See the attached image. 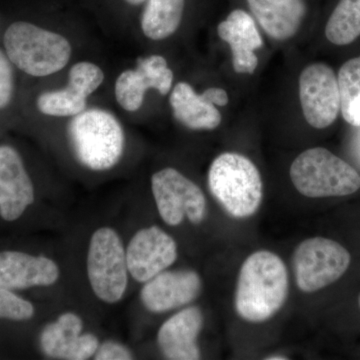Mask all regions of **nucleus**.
Wrapping results in <instances>:
<instances>
[{
	"mask_svg": "<svg viewBox=\"0 0 360 360\" xmlns=\"http://www.w3.org/2000/svg\"><path fill=\"white\" fill-rule=\"evenodd\" d=\"M208 187L214 200L233 219L257 213L264 198V182L255 163L243 155L224 153L208 172Z\"/></svg>",
	"mask_w": 360,
	"mask_h": 360,
	"instance_id": "f03ea898",
	"label": "nucleus"
},
{
	"mask_svg": "<svg viewBox=\"0 0 360 360\" xmlns=\"http://www.w3.org/2000/svg\"><path fill=\"white\" fill-rule=\"evenodd\" d=\"M201 290L202 281L194 270H165L144 284L141 297L149 311L162 314L193 302Z\"/></svg>",
	"mask_w": 360,
	"mask_h": 360,
	"instance_id": "9b49d317",
	"label": "nucleus"
},
{
	"mask_svg": "<svg viewBox=\"0 0 360 360\" xmlns=\"http://www.w3.org/2000/svg\"><path fill=\"white\" fill-rule=\"evenodd\" d=\"M248 4L264 32L277 40L295 37L307 14L304 0H248Z\"/></svg>",
	"mask_w": 360,
	"mask_h": 360,
	"instance_id": "f3484780",
	"label": "nucleus"
},
{
	"mask_svg": "<svg viewBox=\"0 0 360 360\" xmlns=\"http://www.w3.org/2000/svg\"><path fill=\"white\" fill-rule=\"evenodd\" d=\"M296 191L309 198L345 196L360 188V175L347 161L323 148H309L291 165Z\"/></svg>",
	"mask_w": 360,
	"mask_h": 360,
	"instance_id": "39448f33",
	"label": "nucleus"
},
{
	"mask_svg": "<svg viewBox=\"0 0 360 360\" xmlns=\"http://www.w3.org/2000/svg\"><path fill=\"white\" fill-rule=\"evenodd\" d=\"M300 97L303 115L317 129L330 127L340 111L338 77L326 63H314L302 70Z\"/></svg>",
	"mask_w": 360,
	"mask_h": 360,
	"instance_id": "1a4fd4ad",
	"label": "nucleus"
},
{
	"mask_svg": "<svg viewBox=\"0 0 360 360\" xmlns=\"http://www.w3.org/2000/svg\"><path fill=\"white\" fill-rule=\"evenodd\" d=\"M338 82L341 115L349 124L360 127V56L341 66Z\"/></svg>",
	"mask_w": 360,
	"mask_h": 360,
	"instance_id": "412c9836",
	"label": "nucleus"
},
{
	"mask_svg": "<svg viewBox=\"0 0 360 360\" xmlns=\"http://www.w3.org/2000/svg\"><path fill=\"white\" fill-rule=\"evenodd\" d=\"M87 276L94 295L106 303L122 300L129 283L127 250L120 234L101 227L92 234L87 253Z\"/></svg>",
	"mask_w": 360,
	"mask_h": 360,
	"instance_id": "423d86ee",
	"label": "nucleus"
},
{
	"mask_svg": "<svg viewBox=\"0 0 360 360\" xmlns=\"http://www.w3.org/2000/svg\"><path fill=\"white\" fill-rule=\"evenodd\" d=\"M103 82L104 72L98 65L89 61H80L70 68L68 86L87 98Z\"/></svg>",
	"mask_w": 360,
	"mask_h": 360,
	"instance_id": "b1692460",
	"label": "nucleus"
},
{
	"mask_svg": "<svg viewBox=\"0 0 360 360\" xmlns=\"http://www.w3.org/2000/svg\"><path fill=\"white\" fill-rule=\"evenodd\" d=\"M33 315L34 307L32 303L0 286V319L23 321L32 319Z\"/></svg>",
	"mask_w": 360,
	"mask_h": 360,
	"instance_id": "393cba45",
	"label": "nucleus"
},
{
	"mask_svg": "<svg viewBox=\"0 0 360 360\" xmlns=\"http://www.w3.org/2000/svg\"><path fill=\"white\" fill-rule=\"evenodd\" d=\"M290 279L283 260L269 250L250 255L239 270L236 309L251 323L269 321L288 300Z\"/></svg>",
	"mask_w": 360,
	"mask_h": 360,
	"instance_id": "f257e3e1",
	"label": "nucleus"
},
{
	"mask_svg": "<svg viewBox=\"0 0 360 360\" xmlns=\"http://www.w3.org/2000/svg\"><path fill=\"white\" fill-rule=\"evenodd\" d=\"M202 96L215 106H225L229 101L226 91L224 89H219V87L206 89L203 92Z\"/></svg>",
	"mask_w": 360,
	"mask_h": 360,
	"instance_id": "cd10ccee",
	"label": "nucleus"
},
{
	"mask_svg": "<svg viewBox=\"0 0 360 360\" xmlns=\"http://www.w3.org/2000/svg\"><path fill=\"white\" fill-rule=\"evenodd\" d=\"M326 37L333 44L347 45L360 37V0H340L326 23Z\"/></svg>",
	"mask_w": 360,
	"mask_h": 360,
	"instance_id": "aec40b11",
	"label": "nucleus"
},
{
	"mask_svg": "<svg viewBox=\"0 0 360 360\" xmlns=\"http://www.w3.org/2000/svg\"><path fill=\"white\" fill-rule=\"evenodd\" d=\"M217 33L231 46L234 71L252 75L258 65L255 51L264 44L255 20L245 11L236 9L219 23Z\"/></svg>",
	"mask_w": 360,
	"mask_h": 360,
	"instance_id": "dca6fc26",
	"label": "nucleus"
},
{
	"mask_svg": "<svg viewBox=\"0 0 360 360\" xmlns=\"http://www.w3.org/2000/svg\"><path fill=\"white\" fill-rule=\"evenodd\" d=\"M359 305H360V297H359Z\"/></svg>",
	"mask_w": 360,
	"mask_h": 360,
	"instance_id": "7c9ffc66",
	"label": "nucleus"
},
{
	"mask_svg": "<svg viewBox=\"0 0 360 360\" xmlns=\"http://www.w3.org/2000/svg\"><path fill=\"white\" fill-rule=\"evenodd\" d=\"M266 360H288V357L283 356V355H271L270 357H266Z\"/></svg>",
	"mask_w": 360,
	"mask_h": 360,
	"instance_id": "c85d7f7f",
	"label": "nucleus"
},
{
	"mask_svg": "<svg viewBox=\"0 0 360 360\" xmlns=\"http://www.w3.org/2000/svg\"><path fill=\"white\" fill-rule=\"evenodd\" d=\"M34 201V187L20 153L0 146V217L6 221L20 219Z\"/></svg>",
	"mask_w": 360,
	"mask_h": 360,
	"instance_id": "ddd939ff",
	"label": "nucleus"
},
{
	"mask_svg": "<svg viewBox=\"0 0 360 360\" xmlns=\"http://www.w3.org/2000/svg\"><path fill=\"white\" fill-rule=\"evenodd\" d=\"M176 259V243L158 226L137 231L127 246V269L139 283H148L172 266Z\"/></svg>",
	"mask_w": 360,
	"mask_h": 360,
	"instance_id": "9d476101",
	"label": "nucleus"
},
{
	"mask_svg": "<svg viewBox=\"0 0 360 360\" xmlns=\"http://www.w3.org/2000/svg\"><path fill=\"white\" fill-rule=\"evenodd\" d=\"M94 359L96 360H130L134 359V354L129 348L116 342L108 340L99 345L96 352Z\"/></svg>",
	"mask_w": 360,
	"mask_h": 360,
	"instance_id": "bb28decb",
	"label": "nucleus"
},
{
	"mask_svg": "<svg viewBox=\"0 0 360 360\" xmlns=\"http://www.w3.org/2000/svg\"><path fill=\"white\" fill-rule=\"evenodd\" d=\"M4 44L13 65L34 77H49L63 70L72 53L65 37L26 21L9 25Z\"/></svg>",
	"mask_w": 360,
	"mask_h": 360,
	"instance_id": "7ed1b4c3",
	"label": "nucleus"
},
{
	"mask_svg": "<svg viewBox=\"0 0 360 360\" xmlns=\"http://www.w3.org/2000/svg\"><path fill=\"white\" fill-rule=\"evenodd\" d=\"M203 314L198 307L180 310L161 326L158 343L162 354L170 360L200 359L198 340L203 328Z\"/></svg>",
	"mask_w": 360,
	"mask_h": 360,
	"instance_id": "4468645a",
	"label": "nucleus"
},
{
	"mask_svg": "<svg viewBox=\"0 0 360 360\" xmlns=\"http://www.w3.org/2000/svg\"><path fill=\"white\" fill-rule=\"evenodd\" d=\"M186 0H148L141 14L143 34L151 40L172 37L181 23Z\"/></svg>",
	"mask_w": 360,
	"mask_h": 360,
	"instance_id": "6ab92c4d",
	"label": "nucleus"
},
{
	"mask_svg": "<svg viewBox=\"0 0 360 360\" xmlns=\"http://www.w3.org/2000/svg\"><path fill=\"white\" fill-rule=\"evenodd\" d=\"M153 86L148 75L139 68L123 71L115 82L116 101L123 110L134 112L141 108L146 92Z\"/></svg>",
	"mask_w": 360,
	"mask_h": 360,
	"instance_id": "4be33fe9",
	"label": "nucleus"
},
{
	"mask_svg": "<svg viewBox=\"0 0 360 360\" xmlns=\"http://www.w3.org/2000/svg\"><path fill=\"white\" fill-rule=\"evenodd\" d=\"M125 1L129 2L131 6H139V4H141L146 0H125Z\"/></svg>",
	"mask_w": 360,
	"mask_h": 360,
	"instance_id": "c756f323",
	"label": "nucleus"
},
{
	"mask_svg": "<svg viewBox=\"0 0 360 360\" xmlns=\"http://www.w3.org/2000/svg\"><path fill=\"white\" fill-rule=\"evenodd\" d=\"M151 191L161 219L177 226L186 217L200 224L205 219L206 198L200 186L174 168L167 167L151 177Z\"/></svg>",
	"mask_w": 360,
	"mask_h": 360,
	"instance_id": "6e6552de",
	"label": "nucleus"
},
{
	"mask_svg": "<svg viewBox=\"0 0 360 360\" xmlns=\"http://www.w3.org/2000/svg\"><path fill=\"white\" fill-rule=\"evenodd\" d=\"M86 99L66 85L65 89L44 92L37 98V108L44 115L73 117L86 110Z\"/></svg>",
	"mask_w": 360,
	"mask_h": 360,
	"instance_id": "5701e85b",
	"label": "nucleus"
},
{
	"mask_svg": "<svg viewBox=\"0 0 360 360\" xmlns=\"http://www.w3.org/2000/svg\"><path fill=\"white\" fill-rule=\"evenodd\" d=\"M175 120L189 129L212 130L221 123V115L217 106L198 94L191 84L179 82L169 97Z\"/></svg>",
	"mask_w": 360,
	"mask_h": 360,
	"instance_id": "a211bd4d",
	"label": "nucleus"
},
{
	"mask_svg": "<svg viewBox=\"0 0 360 360\" xmlns=\"http://www.w3.org/2000/svg\"><path fill=\"white\" fill-rule=\"evenodd\" d=\"M59 274L58 265L51 258L20 251L0 252V286L7 290L52 285L58 281Z\"/></svg>",
	"mask_w": 360,
	"mask_h": 360,
	"instance_id": "2eb2a0df",
	"label": "nucleus"
},
{
	"mask_svg": "<svg viewBox=\"0 0 360 360\" xmlns=\"http://www.w3.org/2000/svg\"><path fill=\"white\" fill-rule=\"evenodd\" d=\"M352 257L347 248L333 239H305L293 253L292 264L297 288L312 293L338 281L349 267Z\"/></svg>",
	"mask_w": 360,
	"mask_h": 360,
	"instance_id": "0eeeda50",
	"label": "nucleus"
},
{
	"mask_svg": "<svg viewBox=\"0 0 360 360\" xmlns=\"http://www.w3.org/2000/svg\"><path fill=\"white\" fill-rule=\"evenodd\" d=\"M84 322L72 312L61 314L58 321L47 324L40 345L47 356L56 359L85 360L96 354L99 341L92 333L82 335Z\"/></svg>",
	"mask_w": 360,
	"mask_h": 360,
	"instance_id": "f8f14e48",
	"label": "nucleus"
},
{
	"mask_svg": "<svg viewBox=\"0 0 360 360\" xmlns=\"http://www.w3.org/2000/svg\"><path fill=\"white\" fill-rule=\"evenodd\" d=\"M68 135L78 161L96 172L115 167L124 150L122 124L112 113L101 108H89L73 116Z\"/></svg>",
	"mask_w": 360,
	"mask_h": 360,
	"instance_id": "20e7f679",
	"label": "nucleus"
},
{
	"mask_svg": "<svg viewBox=\"0 0 360 360\" xmlns=\"http://www.w3.org/2000/svg\"><path fill=\"white\" fill-rule=\"evenodd\" d=\"M14 91L13 63L6 53L0 51V110L6 108Z\"/></svg>",
	"mask_w": 360,
	"mask_h": 360,
	"instance_id": "a878e982",
	"label": "nucleus"
}]
</instances>
